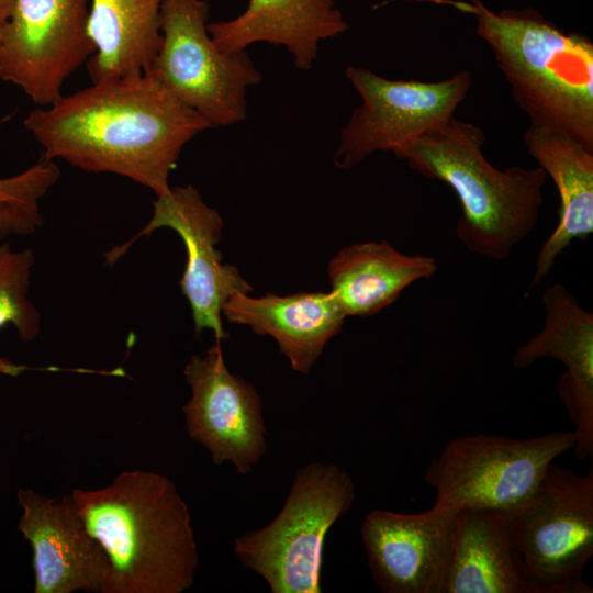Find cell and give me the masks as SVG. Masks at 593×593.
I'll return each instance as SVG.
<instances>
[{"mask_svg":"<svg viewBox=\"0 0 593 593\" xmlns=\"http://www.w3.org/2000/svg\"><path fill=\"white\" fill-rule=\"evenodd\" d=\"M24 127L51 160L114 174L167 194L182 148L211 128L148 72L112 78L61 94L29 112Z\"/></svg>","mask_w":593,"mask_h":593,"instance_id":"1","label":"cell"},{"mask_svg":"<svg viewBox=\"0 0 593 593\" xmlns=\"http://www.w3.org/2000/svg\"><path fill=\"white\" fill-rule=\"evenodd\" d=\"M436 271L434 257L401 253L387 240L348 245L327 267L329 292L346 317L379 313L409 286L433 277Z\"/></svg>","mask_w":593,"mask_h":593,"instance_id":"20","label":"cell"},{"mask_svg":"<svg viewBox=\"0 0 593 593\" xmlns=\"http://www.w3.org/2000/svg\"><path fill=\"white\" fill-rule=\"evenodd\" d=\"M222 314L231 323L249 326L257 335L271 336L291 368L305 376L346 318L329 291L258 298L235 293L223 304Z\"/></svg>","mask_w":593,"mask_h":593,"instance_id":"16","label":"cell"},{"mask_svg":"<svg viewBox=\"0 0 593 593\" xmlns=\"http://www.w3.org/2000/svg\"><path fill=\"white\" fill-rule=\"evenodd\" d=\"M164 0H90L87 61L92 82L148 72L161 44Z\"/></svg>","mask_w":593,"mask_h":593,"instance_id":"21","label":"cell"},{"mask_svg":"<svg viewBox=\"0 0 593 593\" xmlns=\"http://www.w3.org/2000/svg\"><path fill=\"white\" fill-rule=\"evenodd\" d=\"M475 19L529 124L566 134L593 150V43L533 8L495 12L481 0H427Z\"/></svg>","mask_w":593,"mask_h":593,"instance_id":"3","label":"cell"},{"mask_svg":"<svg viewBox=\"0 0 593 593\" xmlns=\"http://www.w3.org/2000/svg\"><path fill=\"white\" fill-rule=\"evenodd\" d=\"M485 141L482 127L452 116L394 155L455 192L456 236L471 253L503 260L535 228L548 176L539 166L497 169L482 152Z\"/></svg>","mask_w":593,"mask_h":593,"instance_id":"4","label":"cell"},{"mask_svg":"<svg viewBox=\"0 0 593 593\" xmlns=\"http://www.w3.org/2000/svg\"><path fill=\"white\" fill-rule=\"evenodd\" d=\"M544 327L514 353L513 366L522 369L542 358L562 362L558 394L575 429L574 456H593V314L573 294L556 283L541 294Z\"/></svg>","mask_w":593,"mask_h":593,"instance_id":"15","label":"cell"},{"mask_svg":"<svg viewBox=\"0 0 593 593\" xmlns=\"http://www.w3.org/2000/svg\"><path fill=\"white\" fill-rule=\"evenodd\" d=\"M535 593H592L583 572L593 556V472L553 462L517 506L505 512Z\"/></svg>","mask_w":593,"mask_h":593,"instance_id":"6","label":"cell"},{"mask_svg":"<svg viewBox=\"0 0 593 593\" xmlns=\"http://www.w3.org/2000/svg\"><path fill=\"white\" fill-rule=\"evenodd\" d=\"M208 30L222 51L268 43L284 47L298 69L309 70L320 43L346 32L348 24L334 0H248L240 14L209 22Z\"/></svg>","mask_w":593,"mask_h":593,"instance_id":"17","label":"cell"},{"mask_svg":"<svg viewBox=\"0 0 593 593\" xmlns=\"http://www.w3.org/2000/svg\"><path fill=\"white\" fill-rule=\"evenodd\" d=\"M574 445V430L533 438L475 434L451 439L425 472L426 484L435 491L432 507L454 513L511 511L532 493L548 466Z\"/></svg>","mask_w":593,"mask_h":593,"instance_id":"8","label":"cell"},{"mask_svg":"<svg viewBox=\"0 0 593 593\" xmlns=\"http://www.w3.org/2000/svg\"><path fill=\"white\" fill-rule=\"evenodd\" d=\"M523 141L528 154L555 182L560 200L557 226L535 261L528 287L532 290L573 240H585L593 234V150L566 134L530 124Z\"/></svg>","mask_w":593,"mask_h":593,"instance_id":"18","label":"cell"},{"mask_svg":"<svg viewBox=\"0 0 593 593\" xmlns=\"http://www.w3.org/2000/svg\"><path fill=\"white\" fill-rule=\"evenodd\" d=\"M18 500L23 508L19 530L33 549L34 592H101L109 560L87 530L71 494L55 499L20 490Z\"/></svg>","mask_w":593,"mask_h":593,"instance_id":"14","label":"cell"},{"mask_svg":"<svg viewBox=\"0 0 593 593\" xmlns=\"http://www.w3.org/2000/svg\"><path fill=\"white\" fill-rule=\"evenodd\" d=\"M34 261L29 248L13 250L7 242L0 245V329L13 325L24 343L41 333V314L27 298ZM29 369L0 357V373L15 377Z\"/></svg>","mask_w":593,"mask_h":593,"instance_id":"22","label":"cell"},{"mask_svg":"<svg viewBox=\"0 0 593 593\" xmlns=\"http://www.w3.org/2000/svg\"><path fill=\"white\" fill-rule=\"evenodd\" d=\"M71 497L109 571L101 593H182L200 558L191 515L175 483L145 470L125 471Z\"/></svg>","mask_w":593,"mask_h":593,"instance_id":"2","label":"cell"},{"mask_svg":"<svg viewBox=\"0 0 593 593\" xmlns=\"http://www.w3.org/2000/svg\"><path fill=\"white\" fill-rule=\"evenodd\" d=\"M355 496L344 468L322 461L300 466L281 511L268 525L237 537L234 555L272 593H321L326 535Z\"/></svg>","mask_w":593,"mask_h":593,"instance_id":"5","label":"cell"},{"mask_svg":"<svg viewBox=\"0 0 593 593\" xmlns=\"http://www.w3.org/2000/svg\"><path fill=\"white\" fill-rule=\"evenodd\" d=\"M163 227L175 231L186 247L187 262L179 284L191 307L194 334L210 328L216 340L227 339L222 325L223 304L235 293L249 294L253 288L236 267L222 262L216 246L223 220L193 186L175 187L156 197L149 222L127 243L105 251V264L113 265L135 240Z\"/></svg>","mask_w":593,"mask_h":593,"instance_id":"11","label":"cell"},{"mask_svg":"<svg viewBox=\"0 0 593 593\" xmlns=\"http://www.w3.org/2000/svg\"><path fill=\"white\" fill-rule=\"evenodd\" d=\"M456 513L369 512L360 533L374 583L384 593H443Z\"/></svg>","mask_w":593,"mask_h":593,"instance_id":"13","label":"cell"},{"mask_svg":"<svg viewBox=\"0 0 593 593\" xmlns=\"http://www.w3.org/2000/svg\"><path fill=\"white\" fill-rule=\"evenodd\" d=\"M90 0H14L0 27V80L35 104L61 97L65 81L94 53L88 34Z\"/></svg>","mask_w":593,"mask_h":593,"instance_id":"10","label":"cell"},{"mask_svg":"<svg viewBox=\"0 0 593 593\" xmlns=\"http://www.w3.org/2000/svg\"><path fill=\"white\" fill-rule=\"evenodd\" d=\"M13 4L14 0H0V27L9 19L13 9Z\"/></svg>","mask_w":593,"mask_h":593,"instance_id":"24","label":"cell"},{"mask_svg":"<svg viewBox=\"0 0 593 593\" xmlns=\"http://www.w3.org/2000/svg\"><path fill=\"white\" fill-rule=\"evenodd\" d=\"M208 0H164L161 44L148 71L212 127L247 116V91L261 80L246 51L225 52L212 40Z\"/></svg>","mask_w":593,"mask_h":593,"instance_id":"7","label":"cell"},{"mask_svg":"<svg viewBox=\"0 0 593 593\" xmlns=\"http://www.w3.org/2000/svg\"><path fill=\"white\" fill-rule=\"evenodd\" d=\"M59 176L55 161L43 156L25 170L0 178V240L31 235L41 227L40 201Z\"/></svg>","mask_w":593,"mask_h":593,"instance_id":"23","label":"cell"},{"mask_svg":"<svg viewBox=\"0 0 593 593\" xmlns=\"http://www.w3.org/2000/svg\"><path fill=\"white\" fill-rule=\"evenodd\" d=\"M346 77L361 98L339 134L333 160L350 169L377 152L393 154L454 116L471 87V74L440 81L391 80L370 69L348 66Z\"/></svg>","mask_w":593,"mask_h":593,"instance_id":"9","label":"cell"},{"mask_svg":"<svg viewBox=\"0 0 593 593\" xmlns=\"http://www.w3.org/2000/svg\"><path fill=\"white\" fill-rule=\"evenodd\" d=\"M184 377L191 388L182 407L190 438L210 451L216 466L228 461L237 474L250 473L268 449L257 389L228 370L220 340L189 359Z\"/></svg>","mask_w":593,"mask_h":593,"instance_id":"12","label":"cell"},{"mask_svg":"<svg viewBox=\"0 0 593 593\" xmlns=\"http://www.w3.org/2000/svg\"><path fill=\"white\" fill-rule=\"evenodd\" d=\"M443 593H535L504 511L465 508L456 513Z\"/></svg>","mask_w":593,"mask_h":593,"instance_id":"19","label":"cell"}]
</instances>
